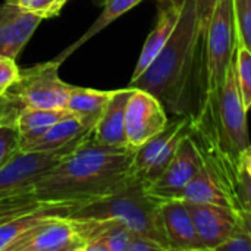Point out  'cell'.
I'll return each mask as SVG.
<instances>
[{"label":"cell","mask_w":251,"mask_h":251,"mask_svg":"<svg viewBox=\"0 0 251 251\" xmlns=\"http://www.w3.org/2000/svg\"><path fill=\"white\" fill-rule=\"evenodd\" d=\"M184 201L193 218L204 251L219 250V247L228 240L235 226L238 210L219 204L194 203L187 200Z\"/></svg>","instance_id":"9c48e42d"},{"label":"cell","mask_w":251,"mask_h":251,"mask_svg":"<svg viewBox=\"0 0 251 251\" xmlns=\"http://www.w3.org/2000/svg\"><path fill=\"white\" fill-rule=\"evenodd\" d=\"M6 1L22 6L29 12L38 15L41 19L57 16L62 12L63 6L68 3V0H6Z\"/></svg>","instance_id":"83f0119b"},{"label":"cell","mask_w":251,"mask_h":251,"mask_svg":"<svg viewBox=\"0 0 251 251\" xmlns=\"http://www.w3.org/2000/svg\"><path fill=\"white\" fill-rule=\"evenodd\" d=\"M221 0H196V15H197V37L207 38L209 24L213 15L215 7Z\"/></svg>","instance_id":"f546056e"},{"label":"cell","mask_w":251,"mask_h":251,"mask_svg":"<svg viewBox=\"0 0 251 251\" xmlns=\"http://www.w3.org/2000/svg\"><path fill=\"white\" fill-rule=\"evenodd\" d=\"M19 68L13 57L0 54V94L3 96L19 78Z\"/></svg>","instance_id":"4dcf8cb0"},{"label":"cell","mask_w":251,"mask_h":251,"mask_svg":"<svg viewBox=\"0 0 251 251\" xmlns=\"http://www.w3.org/2000/svg\"><path fill=\"white\" fill-rule=\"evenodd\" d=\"M91 131L84 128L72 115H65L56 124H53L37 141L29 144L25 150L29 151H50L59 150L69 144H75L85 138Z\"/></svg>","instance_id":"ffe728a7"},{"label":"cell","mask_w":251,"mask_h":251,"mask_svg":"<svg viewBox=\"0 0 251 251\" xmlns=\"http://www.w3.org/2000/svg\"><path fill=\"white\" fill-rule=\"evenodd\" d=\"M235 49H237V25H235L234 0H221L213 10L207 29L206 93H204L203 104L206 101L216 100L221 97L228 66L235 57Z\"/></svg>","instance_id":"5b68a950"},{"label":"cell","mask_w":251,"mask_h":251,"mask_svg":"<svg viewBox=\"0 0 251 251\" xmlns=\"http://www.w3.org/2000/svg\"><path fill=\"white\" fill-rule=\"evenodd\" d=\"M132 151L101 146L88 134L34 184L32 196L41 203L74 204L106 196L131 176Z\"/></svg>","instance_id":"6da1fadb"},{"label":"cell","mask_w":251,"mask_h":251,"mask_svg":"<svg viewBox=\"0 0 251 251\" xmlns=\"http://www.w3.org/2000/svg\"><path fill=\"white\" fill-rule=\"evenodd\" d=\"M71 219L84 241V251H129L137 235L119 219Z\"/></svg>","instance_id":"8fae6325"},{"label":"cell","mask_w":251,"mask_h":251,"mask_svg":"<svg viewBox=\"0 0 251 251\" xmlns=\"http://www.w3.org/2000/svg\"><path fill=\"white\" fill-rule=\"evenodd\" d=\"M218 251H251V212L238 210L231 235Z\"/></svg>","instance_id":"484cf974"},{"label":"cell","mask_w":251,"mask_h":251,"mask_svg":"<svg viewBox=\"0 0 251 251\" xmlns=\"http://www.w3.org/2000/svg\"><path fill=\"white\" fill-rule=\"evenodd\" d=\"M112 94L113 90L100 91V90L71 85L65 110L69 115H72L84 128L93 131L97 122L100 121Z\"/></svg>","instance_id":"e0dca14e"},{"label":"cell","mask_w":251,"mask_h":251,"mask_svg":"<svg viewBox=\"0 0 251 251\" xmlns=\"http://www.w3.org/2000/svg\"><path fill=\"white\" fill-rule=\"evenodd\" d=\"M182 200L194 201V203H209V204H219L228 206L237 210V206L225 188V185L219 181L215 172L203 163L199 172L193 176V179L187 184L181 194Z\"/></svg>","instance_id":"ac0fdd59"},{"label":"cell","mask_w":251,"mask_h":251,"mask_svg":"<svg viewBox=\"0 0 251 251\" xmlns=\"http://www.w3.org/2000/svg\"><path fill=\"white\" fill-rule=\"evenodd\" d=\"M90 1H91L94 6H99V7L103 6V3H104V0H90Z\"/></svg>","instance_id":"836d02e7"},{"label":"cell","mask_w":251,"mask_h":251,"mask_svg":"<svg viewBox=\"0 0 251 251\" xmlns=\"http://www.w3.org/2000/svg\"><path fill=\"white\" fill-rule=\"evenodd\" d=\"M21 149L19 132L15 125L0 122V165Z\"/></svg>","instance_id":"f1b7e54d"},{"label":"cell","mask_w":251,"mask_h":251,"mask_svg":"<svg viewBox=\"0 0 251 251\" xmlns=\"http://www.w3.org/2000/svg\"><path fill=\"white\" fill-rule=\"evenodd\" d=\"M60 63L49 60L19 71L18 81L3 94L0 122L15 125V116L22 107L65 109L71 85L59 76Z\"/></svg>","instance_id":"277c9868"},{"label":"cell","mask_w":251,"mask_h":251,"mask_svg":"<svg viewBox=\"0 0 251 251\" xmlns=\"http://www.w3.org/2000/svg\"><path fill=\"white\" fill-rule=\"evenodd\" d=\"M188 121H190L188 118L176 116L175 121H172V122L169 121V124L166 125L165 129H162L159 134H156L151 138H149L140 147H137L132 151L131 175H135V176H141L143 178V175L150 168V165L154 162V159L162 151V149L165 147V144L174 137V134L176 131H179L182 126H185L188 124Z\"/></svg>","instance_id":"44dd1931"},{"label":"cell","mask_w":251,"mask_h":251,"mask_svg":"<svg viewBox=\"0 0 251 251\" xmlns=\"http://www.w3.org/2000/svg\"><path fill=\"white\" fill-rule=\"evenodd\" d=\"M132 90L134 88L129 85L113 90V94L100 121L91 132V137L96 143L113 149H129L125 134V109Z\"/></svg>","instance_id":"2e32d148"},{"label":"cell","mask_w":251,"mask_h":251,"mask_svg":"<svg viewBox=\"0 0 251 251\" xmlns=\"http://www.w3.org/2000/svg\"><path fill=\"white\" fill-rule=\"evenodd\" d=\"M241 165H243V168L251 175V146L244 151V154L241 157Z\"/></svg>","instance_id":"d6a6232c"},{"label":"cell","mask_w":251,"mask_h":251,"mask_svg":"<svg viewBox=\"0 0 251 251\" xmlns=\"http://www.w3.org/2000/svg\"><path fill=\"white\" fill-rule=\"evenodd\" d=\"M68 112L65 109H34L22 107L15 116V126L19 132L21 150L37 141L53 124L62 119Z\"/></svg>","instance_id":"d6986e66"},{"label":"cell","mask_w":251,"mask_h":251,"mask_svg":"<svg viewBox=\"0 0 251 251\" xmlns=\"http://www.w3.org/2000/svg\"><path fill=\"white\" fill-rule=\"evenodd\" d=\"M237 37L251 53V0H234Z\"/></svg>","instance_id":"4316f807"},{"label":"cell","mask_w":251,"mask_h":251,"mask_svg":"<svg viewBox=\"0 0 251 251\" xmlns=\"http://www.w3.org/2000/svg\"><path fill=\"white\" fill-rule=\"evenodd\" d=\"M41 21L22 6L9 1L0 4V54L16 59Z\"/></svg>","instance_id":"7c38bea8"},{"label":"cell","mask_w":251,"mask_h":251,"mask_svg":"<svg viewBox=\"0 0 251 251\" xmlns=\"http://www.w3.org/2000/svg\"><path fill=\"white\" fill-rule=\"evenodd\" d=\"M1 101H3V96L0 94V106H1Z\"/></svg>","instance_id":"e575fe53"},{"label":"cell","mask_w":251,"mask_h":251,"mask_svg":"<svg viewBox=\"0 0 251 251\" xmlns=\"http://www.w3.org/2000/svg\"><path fill=\"white\" fill-rule=\"evenodd\" d=\"M238 203L240 210L251 212V175L244 168L238 178Z\"/></svg>","instance_id":"1f68e13d"},{"label":"cell","mask_w":251,"mask_h":251,"mask_svg":"<svg viewBox=\"0 0 251 251\" xmlns=\"http://www.w3.org/2000/svg\"><path fill=\"white\" fill-rule=\"evenodd\" d=\"M197 31L196 0H185L181 18L171 38L149 68L129 81V87L156 96L166 112L188 118V84Z\"/></svg>","instance_id":"7a4b0ae2"},{"label":"cell","mask_w":251,"mask_h":251,"mask_svg":"<svg viewBox=\"0 0 251 251\" xmlns=\"http://www.w3.org/2000/svg\"><path fill=\"white\" fill-rule=\"evenodd\" d=\"M15 251H84V241L68 216H53L40 224Z\"/></svg>","instance_id":"30bf717a"},{"label":"cell","mask_w":251,"mask_h":251,"mask_svg":"<svg viewBox=\"0 0 251 251\" xmlns=\"http://www.w3.org/2000/svg\"><path fill=\"white\" fill-rule=\"evenodd\" d=\"M160 213L169 251H204L193 218L182 199L162 200Z\"/></svg>","instance_id":"4fadbf2b"},{"label":"cell","mask_w":251,"mask_h":251,"mask_svg":"<svg viewBox=\"0 0 251 251\" xmlns=\"http://www.w3.org/2000/svg\"><path fill=\"white\" fill-rule=\"evenodd\" d=\"M143 0H104L103 3V10L99 15V18L91 24V26L69 47H66L63 51H60L54 60H57L60 65L71 56L74 54L82 44H85L88 40H91L94 35H97L100 31H103L104 28H107L112 22H115L118 18H121L122 15H125L126 12H129L131 9H134L137 4H140Z\"/></svg>","instance_id":"7402d4cb"},{"label":"cell","mask_w":251,"mask_h":251,"mask_svg":"<svg viewBox=\"0 0 251 251\" xmlns=\"http://www.w3.org/2000/svg\"><path fill=\"white\" fill-rule=\"evenodd\" d=\"M190 122V121H188ZM188 132V124L185 126H182L179 131H176L174 134V137L165 144V147L162 149V151L157 154V157L154 159V162L150 165V168L146 171V174L143 175V181L146 182V185H150L153 184L165 171L166 168L169 166V163L172 162L176 150H178V146L182 140V137Z\"/></svg>","instance_id":"cb8c5ba5"},{"label":"cell","mask_w":251,"mask_h":251,"mask_svg":"<svg viewBox=\"0 0 251 251\" xmlns=\"http://www.w3.org/2000/svg\"><path fill=\"white\" fill-rule=\"evenodd\" d=\"M160 201L153 197L141 176L131 175L115 191L84 201L69 215L76 219H119L132 232L147 237L169 251Z\"/></svg>","instance_id":"3957f363"},{"label":"cell","mask_w":251,"mask_h":251,"mask_svg":"<svg viewBox=\"0 0 251 251\" xmlns=\"http://www.w3.org/2000/svg\"><path fill=\"white\" fill-rule=\"evenodd\" d=\"M157 1V18L154 28L147 35L146 43L141 49L140 57L137 60L132 79H137L153 62V59L159 54L163 49L166 41L171 38L172 32L175 31L178 21L181 18L185 0H156Z\"/></svg>","instance_id":"5bb4252c"},{"label":"cell","mask_w":251,"mask_h":251,"mask_svg":"<svg viewBox=\"0 0 251 251\" xmlns=\"http://www.w3.org/2000/svg\"><path fill=\"white\" fill-rule=\"evenodd\" d=\"M235 76L243 104L249 112L251 109V53L240 43L238 37L235 49Z\"/></svg>","instance_id":"603a6c76"},{"label":"cell","mask_w":251,"mask_h":251,"mask_svg":"<svg viewBox=\"0 0 251 251\" xmlns=\"http://www.w3.org/2000/svg\"><path fill=\"white\" fill-rule=\"evenodd\" d=\"M78 143L50 151H29L19 149L0 165V196L32 191L34 184Z\"/></svg>","instance_id":"8992f818"},{"label":"cell","mask_w":251,"mask_h":251,"mask_svg":"<svg viewBox=\"0 0 251 251\" xmlns=\"http://www.w3.org/2000/svg\"><path fill=\"white\" fill-rule=\"evenodd\" d=\"M41 201H38L32 191L0 196V226L10 219L35 209Z\"/></svg>","instance_id":"d4e9b609"},{"label":"cell","mask_w":251,"mask_h":251,"mask_svg":"<svg viewBox=\"0 0 251 251\" xmlns=\"http://www.w3.org/2000/svg\"><path fill=\"white\" fill-rule=\"evenodd\" d=\"M200 168V150L193 137L190 135V132H187L182 137L178 150L166 171L153 184L147 185V190L153 197L159 200L181 199L184 188L199 172Z\"/></svg>","instance_id":"ba28073f"},{"label":"cell","mask_w":251,"mask_h":251,"mask_svg":"<svg viewBox=\"0 0 251 251\" xmlns=\"http://www.w3.org/2000/svg\"><path fill=\"white\" fill-rule=\"evenodd\" d=\"M78 204L74 203H40L35 209L22 213L0 226V251H15L40 224L53 216H69Z\"/></svg>","instance_id":"9a60e30c"},{"label":"cell","mask_w":251,"mask_h":251,"mask_svg":"<svg viewBox=\"0 0 251 251\" xmlns=\"http://www.w3.org/2000/svg\"><path fill=\"white\" fill-rule=\"evenodd\" d=\"M169 124L162 101L151 93L134 88L125 109V134L129 149L135 150Z\"/></svg>","instance_id":"52a82bcc"}]
</instances>
